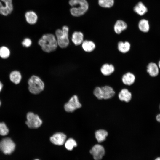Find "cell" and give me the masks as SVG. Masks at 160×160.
<instances>
[{
  "label": "cell",
  "mask_w": 160,
  "mask_h": 160,
  "mask_svg": "<svg viewBox=\"0 0 160 160\" xmlns=\"http://www.w3.org/2000/svg\"><path fill=\"white\" fill-rule=\"evenodd\" d=\"M38 43L42 49L47 53L55 51L58 45L56 37L50 33L43 35L39 40Z\"/></svg>",
  "instance_id": "cell-1"
},
{
  "label": "cell",
  "mask_w": 160,
  "mask_h": 160,
  "mask_svg": "<svg viewBox=\"0 0 160 160\" xmlns=\"http://www.w3.org/2000/svg\"><path fill=\"white\" fill-rule=\"evenodd\" d=\"M69 3L72 7L70 9V13L74 16H81L88 9L89 4L86 0H70Z\"/></svg>",
  "instance_id": "cell-2"
},
{
  "label": "cell",
  "mask_w": 160,
  "mask_h": 160,
  "mask_svg": "<svg viewBox=\"0 0 160 160\" xmlns=\"http://www.w3.org/2000/svg\"><path fill=\"white\" fill-rule=\"evenodd\" d=\"M28 89L29 92L34 94H38L42 91L44 88L43 81L38 76H32L28 81Z\"/></svg>",
  "instance_id": "cell-3"
},
{
  "label": "cell",
  "mask_w": 160,
  "mask_h": 160,
  "mask_svg": "<svg viewBox=\"0 0 160 160\" xmlns=\"http://www.w3.org/2000/svg\"><path fill=\"white\" fill-rule=\"evenodd\" d=\"M69 28L67 26H63L62 30L58 29L55 31V35L58 45L61 48L66 47L68 45Z\"/></svg>",
  "instance_id": "cell-4"
},
{
  "label": "cell",
  "mask_w": 160,
  "mask_h": 160,
  "mask_svg": "<svg viewBox=\"0 0 160 160\" xmlns=\"http://www.w3.org/2000/svg\"><path fill=\"white\" fill-rule=\"evenodd\" d=\"M25 124L31 129H36L40 127L42 124V120L37 114L32 112H28L26 115Z\"/></svg>",
  "instance_id": "cell-5"
},
{
  "label": "cell",
  "mask_w": 160,
  "mask_h": 160,
  "mask_svg": "<svg viewBox=\"0 0 160 160\" xmlns=\"http://www.w3.org/2000/svg\"><path fill=\"white\" fill-rule=\"evenodd\" d=\"M15 145L10 138L2 139L0 142V150L5 154H10L15 150Z\"/></svg>",
  "instance_id": "cell-6"
},
{
  "label": "cell",
  "mask_w": 160,
  "mask_h": 160,
  "mask_svg": "<svg viewBox=\"0 0 160 160\" xmlns=\"http://www.w3.org/2000/svg\"><path fill=\"white\" fill-rule=\"evenodd\" d=\"M82 105L80 103L78 97L76 95H74L65 103L64 105L65 111L68 112H72L75 110L81 107Z\"/></svg>",
  "instance_id": "cell-7"
},
{
  "label": "cell",
  "mask_w": 160,
  "mask_h": 160,
  "mask_svg": "<svg viewBox=\"0 0 160 160\" xmlns=\"http://www.w3.org/2000/svg\"><path fill=\"white\" fill-rule=\"evenodd\" d=\"M104 147L100 144L95 145L90 150V153L92 155L95 160H100L105 154Z\"/></svg>",
  "instance_id": "cell-8"
},
{
  "label": "cell",
  "mask_w": 160,
  "mask_h": 160,
  "mask_svg": "<svg viewBox=\"0 0 160 160\" xmlns=\"http://www.w3.org/2000/svg\"><path fill=\"white\" fill-rule=\"evenodd\" d=\"M5 4L4 6L0 1V13L6 16L11 13L13 9L12 0H1Z\"/></svg>",
  "instance_id": "cell-9"
},
{
  "label": "cell",
  "mask_w": 160,
  "mask_h": 160,
  "mask_svg": "<svg viewBox=\"0 0 160 160\" xmlns=\"http://www.w3.org/2000/svg\"><path fill=\"white\" fill-rule=\"evenodd\" d=\"M66 136L62 132H57L50 137V141L53 144L58 145H63L65 143Z\"/></svg>",
  "instance_id": "cell-10"
},
{
  "label": "cell",
  "mask_w": 160,
  "mask_h": 160,
  "mask_svg": "<svg viewBox=\"0 0 160 160\" xmlns=\"http://www.w3.org/2000/svg\"><path fill=\"white\" fill-rule=\"evenodd\" d=\"M103 99L107 100L113 97L116 92L113 89L108 85L101 87Z\"/></svg>",
  "instance_id": "cell-11"
},
{
  "label": "cell",
  "mask_w": 160,
  "mask_h": 160,
  "mask_svg": "<svg viewBox=\"0 0 160 160\" xmlns=\"http://www.w3.org/2000/svg\"><path fill=\"white\" fill-rule=\"evenodd\" d=\"M119 100L121 101L128 103L130 102L132 97V95L129 90L125 88L121 89L118 94Z\"/></svg>",
  "instance_id": "cell-12"
},
{
  "label": "cell",
  "mask_w": 160,
  "mask_h": 160,
  "mask_svg": "<svg viewBox=\"0 0 160 160\" xmlns=\"http://www.w3.org/2000/svg\"><path fill=\"white\" fill-rule=\"evenodd\" d=\"M135 76L131 72H127L124 74L121 77L122 83L125 85L130 86L135 82Z\"/></svg>",
  "instance_id": "cell-13"
},
{
  "label": "cell",
  "mask_w": 160,
  "mask_h": 160,
  "mask_svg": "<svg viewBox=\"0 0 160 160\" xmlns=\"http://www.w3.org/2000/svg\"><path fill=\"white\" fill-rule=\"evenodd\" d=\"M108 135V132L104 129H99L95 131V138L99 143L105 141Z\"/></svg>",
  "instance_id": "cell-14"
},
{
  "label": "cell",
  "mask_w": 160,
  "mask_h": 160,
  "mask_svg": "<svg viewBox=\"0 0 160 160\" xmlns=\"http://www.w3.org/2000/svg\"><path fill=\"white\" fill-rule=\"evenodd\" d=\"M127 28L126 23L123 20H119L116 21L114 26V30L117 34H119L122 31L126 30Z\"/></svg>",
  "instance_id": "cell-15"
},
{
  "label": "cell",
  "mask_w": 160,
  "mask_h": 160,
  "mask_svg": "<svg viewBox=\"0 0 160 160\" xmlns=\"http://www.w3.org/2000/svg\"><path fill=\"white\" fill-rule=\"evenodd\" d=\"M115 69V67L113 65L106 63L101 66L100 71L101 73L104 76H109L114 72Z\"/></svg>",
  "instance_id": "cell-16"
},
{
  "label": "cell",
  "mask_w": 160,
  "mask_h": 160,
  "mask_svg": "<svg viewBox=\"0 0 160 160\" xmlns=\"http://www.w3.org/2000/svg\"><path fill=\"white\" fill-rule=\"evenodd\" d=\"M147 72L152 77L157 76L159 73L158 66L155 63L151 62L147 66Z\"/></svg>",
  "instance_id": "cell-17"
},
{
  "label": "cell",
  "mask_w": 160,
  "mask_h": 160,
  "mask_svg": "<svg viewBox=\"0 0 160 160\" xmlns=\"http://www.w3.org/2000/svg\"><path fill=\"white\" fill-rule=\"evenodd\" d=\"M84 35L80 31H75L72 35V41L76 46L82 44L84 41Z\"/></svg>",
  "instance_id": "cell-18"
},
{
  "label": "cell",
  "mask_w": 160,
  "mask_h": 160,
  "mask_svg": "<svg viewBox=\"0 0 160 160\" xmlns=\"http://www.w3.org/2000/svg\"><path fill=\"white\" fill-rule=\"evenodd\" d=\"M81 44L83 49L86 52H91L96 48L95 43L92 41L85 40Z\"/></svg>",
  "instance_id": "cell-19"
},
{
  "label": "cell",
  "mask_w": 160,
  "mask_h": 160,
  "mask_svg": "<svg viewBox=\"0 0 160 160\" xmlns=\"http://www.w3.org/2000/svg\"><path fill=\"white\" fill-rule=\"evenodd\" d=\"M131 44L127 41H119L117 44V48L120 52L125 53L128 52L130 50Z\"/></svg>",
  "instance_id": "cell-20"
},
{
  "label": "cell",
  "mask_w": 160,
  "mask_h": 160,
  "mask_svg": "<svg viewBox=\"0 0 160 160\" xmlns=\"http://www.w3.org/2000/svg\"><path fill=\"white\" fill-rule=\"evenodd\" d=\"M135 12L140 15L142 16L145 14L148 11L146 7L141 2H138L133 8Z\"/></svg>",
  "instance_id": "cell-21"
},
{
  "label": "cell",
  "mask_w": 160,
  "mask_h": 160,
  "mask_svg": "<svg viewBox=\"0 0 160 160\" xmlns=\"http://www.w3.org/2000/svg\"><path fill=\"white\" fill-rule=\"evenodd\" d=\"M9 79L14 84H19L22 79L21 74L19 71H13L10 74Z\"/></svg>",
  "instance_id": "cell-22"
},
{
  "label": "cell",
  "mask_w": 160,
  "mask_h": 160,
  "mask_svg": "<svg viewBox=\"0 0 160 160\" xmlns=\"http://www.w3.org/2000/svg\"><path fill=\"white\" fill-rule=\"evenodd\" d=\"M25 17L27 22L31 24H35L38 19L36 14L33 11L27 12L25 13Z\"/></svg>",
  "instance_id": "cell-23"
},
{
  "label": "cell",
  "mask_w": 160,
  "mask_h": 160,
  "mask_svg": "<svg viewBox=\"0 0 160 160\" xmlns=\"http://www.w3.org/2000/svg\"><path fill=\"white\" fill-rule=\"evenodd\" d=\"M138 26L139 30L144 33L147 32L149 30L148 21L145 19H141L139 21Z\"/></svg>",
  "instance_id": "cell-24"
},
{
  "label": "cell",
  "mask_w": 160,
  "mask_h": 160,
  "mask_svg": "<svg viewBox=\"0 0 160 160\" xmlns=\"http://www.w3.org/2000/svg\"><path fill=\"white\" fill-rule=\"evenodd\" d=\"M114 0H98V3L101 7L109 8L113 6L114 4Z\"/></svg>",
  "instance_id": "cell-25"
},
{
  "label": "cell",
  "mask_w": 160,
  "mask_h": 160,
  "mask_svg": "<svg viewBox=\"0 0 160 160\" xmlns=\"http://www.w3.org/2000/svg\"><path fill=\"white\" fill-rule=\"evenodd\" d=\"M9 49L5 46L0 47V57L2 59H5L9 57L10 55Z\"/></svg>",
  "instance_id": "cell-26"
},
{
  "label": "cell",
  "mask_w": 160,
  "mask_h": 160,
  "mask_svg": "<svg viewBox=\"0 0 160 160\" xmlns=\"http://www.w3.org/2000/svg\"><path fill=\"white\" fill-rule=\"evenodd\" d=\"M77 146V143L76 141L72 138L68 139L65 143V146L68 150H72L74 147Z\"/></svg>",
  "instance_id": "cell-27"
},
{
  "label": "cell",
  "mask_w": 160,
  "mask_h": 160,
  "mask_svg": "<svg viewBox=\"0 0 160 160\" xmlns=\"http://www.w3.org/2000/svg\"><path fill=\"white\" fill-rule=\"evenodd\" d=\"M9 132V130L6 124L3 122H0V135L5 136Z\"/></svg>",
  "instance_id": "cell-28"
},
{
  "label": "cell",
  "mask_w": 160,
  "mask_h": 160,
  "mask_svg": "<svg viewBox=\"0 0 160 160\" xmlns=\"http://www.w3.org/2000/svg\"><path fill=\"white\" fill-rule=\"evenodd\" d=\"M93 94L95 97L99 100H103L101 87L97 86L93 90Z\"/></svg>",
  "instance_id": "cell-29"
},
{
  "label": "cell",
  "mask_w": 160,
  "mask_h": 160,
  "mask_svg": "<svg viewBox=\"0 0 160 160\" xmlns=\"http://www.w3.org/2000/svg\"><path fill=\"white\" fill-rule=\"evenodd\" d=\"M32 44L31 40L29 38L24 39L22 42V45L25 47H30Z\"/></svg>",
  "instance_id": "cell-30"
},
{
  "label": "cell",
  "mask_w": 160,
  "mask_h": 160,
  "mask_svg": "<svg viewBox=\"0 0 160 160\" xmlns=\"http://www.w3.org/2000/svg\"><path fill=\"white\" fill-rule=\"evenodd\" d=\"M156 119L157 121L160 122V114L157 115L156 116Z\"/></svg>",
  "instance_id": "cell-31"
},
{
  "label": "cell",
  "mask_w": 160,
  "mask_h": 160,
  "mask_svg": "<svg viewBox=\"0 0 160 160\" xmlns=\"http://www.w3.org/2000/svg\"><path fill=\"white\" fill-rule=\"evenodd\" d=\"M3 85L1 82L0 81V92L2 89Z\"/></svg>",
  "instance_id": "cell-32"
},
{
  "label": "cell",
  "mask_w": 160,
  "mask_h": 160,
  "mask_svg": "<svg viewBox=\"0 0 160 160\" xmlns=\"http://www.w3.org/2000/svg\"><path fill=\"white\" fill-rule=\"evenodd\" d=\"M154 160H160V157H157Z\"/></svg>",
  "instance_id": "cell-33"
},
{
  "label": "cell",
  "mask_w": 160,
  "mask_h": 160,
  "mask_svg": "<svg viewBox=\"0 0 160 160\" xmlns=\"http://www.w3.org/2000/svg\"><path fill=\"white\" fill-rule=\"evenodd\" d=\"M158 66L159 68H160V60L158 62Z\"/></svg>",
  "instance_id": "cell-34"
},
{
  "label": "cell",
  "mask_w": 160,
  "mask_h": 160,
  "mask_svg": "<svg viewBox=\"0 0 160 160\" xmlns=\"http://www.w3.org/2000/svg\"><path fill=\"white\" fill-rule=\"evenodd\" d=\"M1 105V101L0 100V106Z\"/></svg>",
  "instance_id": "cell-35"
},
{
  "label": "cell",
  "mask_w": 160,
  "mask_h": 160,
  "mask_svg": "<svg viewBox=\"0 0 160 160\" xmlns=\"http://www.w3.org/2000/svg\"><path fill=\"white\" fill-rule=\"evenodd\" d=\"M34 160H39L38 159H35Z\"/></svg>",
  "instance_id": "cell-36"
},
{
  "label": "cell",
  "mask_w": 160,
  "mask_h": 160,
  "mask_svg": "<svg viewBox=\"0 0 160 160\" xmlns=\"http://www.w3.org/2000/svg\"></svg>",
  "instance_id": "cell-37"
}]
</instances>
